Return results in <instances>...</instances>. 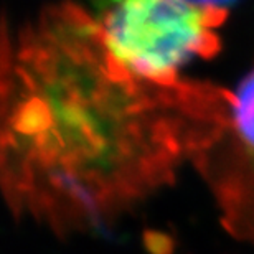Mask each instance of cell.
<instances>
[{
	"label": "cell",
	"instance_id": "1",
	"mask_svg": "<svg viewBox=\"0 0 254 254\" xmlns=\"http://www.w3.org/2000/svg\"><path fill=\"white\" fill-rule=\"evenodd\" d=\"M0 184L13 216L58 236L93 231L174 184L210 142L233 93L154 79L111 52L74 2L2 40Z\"/></svg>",
	"mask_w": 254,
	"mask_h": 254
},
{
	"label": "cell",
	"instance_id": "2",
	"mask_svg": "<svg viewBox=\"0 0 254 254\" xmlns=\"http://www.w3.org/2000/svg\"><path fill=\"white\" fill-rule=\"evenodd\" d=\"M109 50L135 73L154 79L179 78L191 58L220 52L218 28L226 8L185 0H91Z\"/></svg>",
	"mask_w": 254,
	"mask_h": 254
},
{
	"label": "cell",
	"instance_id": "3",
	"mask_svg": "<svg viewBox=\"0 0 254 254\" xmlns=\"http://www.w3.org/2000/svg\"><path fill=\"white\" fill-rule=\"evenodd\" d=\"M190 164L210 190L228 235L254 246V69L233 93L220 130Z\"/></svg>",
	"mask_w": 254,
	"mask_h": 254
},
{
	"label": "cell",
	"instance_id": "4",
	"mask_svg": "<svg viewBox=\"0 0 254 254\" xmlns=\"http://www.w3.org/2000/svg\"><path fill=\"white\" fill-rule=\"evenodd\" d=\"M147 248L150 254H170L172 245L169 236H164L162 233H147Z\"/></svg>",
	"mask_w": 254,
	"mask_h": 254
},
{
	"label": "cell",
	"instance_id": "5",
	"mask_svg": "<svg viewBox=\"0 0 254 254\" xmlns=\"http://www.w3.org/2000/svg\"><path fill=\"white\" fill-rule=\"evenodd\" d=\"M185 2L198 5V7H211V8H226L236 0H185Z\"/></svg>",
	"mask_w": 254,
	"mask_h": 254
}]
</instances>
